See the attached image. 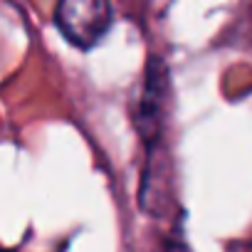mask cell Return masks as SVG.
I'll list each match as a JSON object with an SVG mask.
<instances>
[{"label":"cell","instance_id":"6da1fadb","mask_svg":"<svg viewBox=\"0 0 252 252\" xmlns=\"http://www.w3.org/2000/svg\"><path fill=\"white\" fill-rule=\"evenodd\" d=\"M168 106V69L161 57H149L141 89L134 99V129L149 149L161 144Z\"/></svg>","mask_w":252,"mask_h":252},{"label":"cell","instance_id":"7a4b0ae2","mask_svg":"<svg viewBox=\"0 0 252 252\" xmlns=\"http://www.w3.org/2000/svg\"><path fill=\"white\" fill-rule=\"evenodd\" d=\"M55 23L69 45L89 50L111 28V5L106 0H62Z\"/></svg>","mask_w":252,"mask_h":252},{"label":"cell","instance_id":"3957f363","mask_svg":"<svg viewBox=\"0 0 252 252\" xmlns=\"http://www.w3.org/2000/svg\"><path fill=\"white\" fill-rule=\"evenodd\" d=\"M139 200H141V208L151 215H161L166 205L171 203V163L161 144L149 149V161L141 178Z\"/></svg>","mask_w":252,"mask_h":252}]
</instances>
